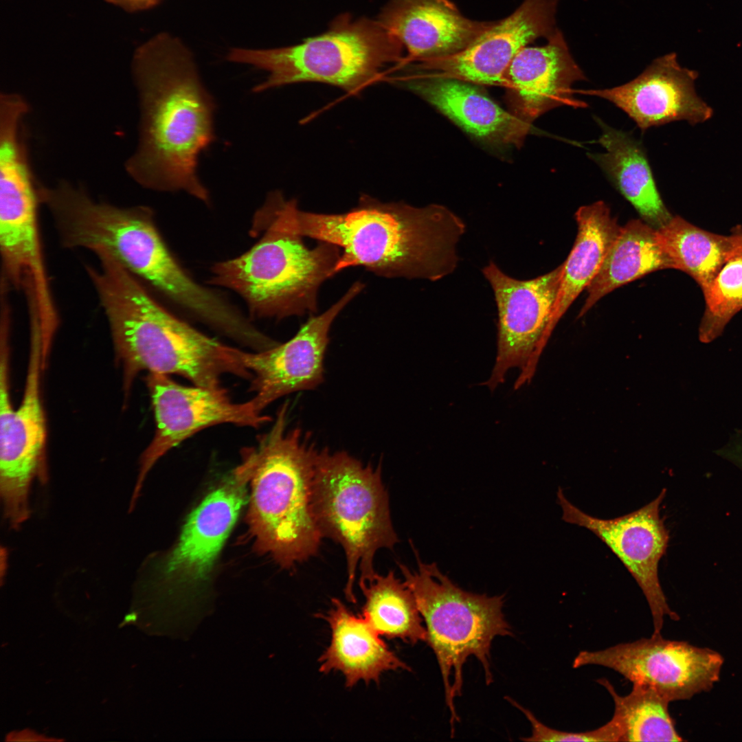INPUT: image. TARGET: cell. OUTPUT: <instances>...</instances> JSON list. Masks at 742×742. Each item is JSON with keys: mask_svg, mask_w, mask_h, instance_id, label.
<instances>
[{"mask_svg": "<svg viewBox=\"0 0 742 742\" xmlns=\"http://www.w3.org/2000/svg\"><path fill=\"white\" fill-rule=\"evenodd\" d=\"M297 206L281 192H270L256 214L265 229L259 241L212 268L209 283L240 295L253 317L281 319L315 313L319 286L335 275L339 248L326 242L306 247L294 226Z\"/></svg>", "mask_w": 742, "mask_h": 742, "instance_id": "obj_5", "label": "cell"}, {"mask_svg": "<svg viewBox=\"0 0 742 742\" xmlns=\"http://www.w3.org/2000/svg\"><path fill=\"white\" fill-rule=\"evenodd\" d=\"M674 269L657 229L642 220L629 221L620 229L603 262L587 287L578 317L614 289L651 272Z\"/></svg>", "mask_w": 742, "mask_h": 742, "instance_id": "obj_23", "label": "cell"}, {"mask_svg": "<svg viewBox=\"0 0 742 742\" xmlns=\"http://www.w3.org/2000/svg\"><path fill=\"white\" fill-rule=\"evenodd\" d=\"M288 405L270 431L243 452L250 494L246 516L254 548L289 569L315 555L323 537L313 507L319 450L300 429L286 431Z\"/></svg>", "mask_w": 742, "mask_h": 742, "instance_id": "obj_4", "label": "cell"}, {"mask_svg": "<svg viewBox=\"0 0 742 742\" xmlns=\"http://www.w3.org/2000/svg\"><path fill=\"white\" fill-rule=\"evenodd\" d=\"M403 48L378 21L339 16L325 32L297 45L271 49L235 47L227 60L268 73L254 87L258 93L300 82L333 85L357 94L380 78L385 68L403 61Z\"/></svg>", "mask_w": 742, "mask_h": 742, "instance_id": "obj_6", "label": "cell"}, {"mask_svg": "<svg viewBox=\"0 0 742 742\" xmlns=\"http://www.w3.org/2000/svg\"><path fill=\"white\" fill-rule=\"evenodd\" d=\"M604 153L590 154L645 223L658 229L673 216L657 188L644 150L628 133L598 120Z\"/></svg>", "mask_w": 742, "mask_h": 742, "instance_id": "obj_22", "label": "cell"}, {"mask_svg": "<svg viewBox=\"0 0 742 742\" xmlns=\"http://www.w3.org/2000/svg\"><path fill=\"white\" fill-rule=\"evenodd\" d=\"M355 282L326 311L313 315L297 333L284 344L269 349L247 352L238 350L244 367L252 374L251 398L262 412L276 400L299 391L314 390L324 380V357L333 322L363 289Z\"/></svg>", "mask_w": 742, "mask_h": 742, "instance_id": "obj_14", "label": "cell"}, {"mask_svg": "<svg viewBox=\"0 0 742 742\" xmlns=\"http://www.w3.org/2000/svg\"><path fill=\"white\" fill-rule=\"evenodd\" d=\"M249 481L243 461L190 513L166 559L164 573L168 579L194 583L207 576L245 502Z\"/></svg>", "mask_w": 742, "mask_h": 742, "instance_id": "obj_17", "label": "cell"}, {"mask_svg": "<svg viewBox=\"0 0 742 742\" xmlns=\"http://www.w3.org/2000/svg\"><path fill=\"white\" fill-rule=\"evenodd\" d=\"M128 12H137L150 9L157 5L161 0H105Z\"/></svg>", "mask_w": 742, "mask_h": 742, "instance_id": "obj_30", "label": "cell"}, {"mask_svg": "<svg viewBox=\"0 0 742 742\" xmlns=\"http://www.w3.org/2000/svg\"><path fill=\"white\" fill-rule=\"evenodd\" d=\"M666 489L640 508L613 519L589 515L571 503L562 488L557 502L562 519L585 528L596 535L620 560L640 587L650 608L653 633H660L666 616L677 618L662 591L658 566L669 541L660 506Z\"/></svg>", "mask_w": 742, "mask_h": 742, "instance_id": "obj_13", "label": "cell"}, {"mask_svg": "<svg viewBox=\"0 0 742 742\" xmlns=\"http://www.w3.org/2000/svg\"><path fill=\"white\" fill-rule=\"evenodd\" d=\"M137 613H135V612L128 613L124 616L122 625L135 622L137 620Z\"/></svg>", "mask_w": 742, "mask_h": 742, "instance_id": "obj_31", "label": "cell"}, {"mask_svg": "<svg viewBox=\"0 0 742 742\" xmlns=\"http://www.w3.org/2000/svg\"><path fill=\"white\" fill-rule=\"evenodd\" d=\"M417 570L399 564L404 583L413 593L425 625L427 642L436 657L450 712L451 732L460 719L456 698L463 688V666L474 656L482 664L486 684L493 682L491 649L497 636H513L503 613L504 595L488 596L462 589L436 563L421 561L414 549Z\"/></svg>", "mask_w": 742, "mask_h": 742, "instance_id": "obj_7", "label": "cell"}, {"mask_svg": "<svg viewBox=\"0 0 742 742\" xmlns=\"http://www.w3.org/2000/svg\"><path fill=\"white\" fill-rule=\"evenodd\" d=\"M562 264L528 280L505 273L494 262L482 269L490 284L497 309V355L491 376L484 383L491 390L502 384L509 370L518 368L515 390L529 383L554 330L552 323Z\"/></svg>", "mask_w": 742, "mask_h": 742, "instance_id": "obj_10", "label": "cell"}, {"mask_svg": "<svg viewBox=\"0 0 742 742\" xmlns=\"http://www.w3.org/2000/svg\"><path fill=\"white\" fill-rule=\"evenodd\" d=\"M697 71L682 67L675 53L655 59L638 77L605 89L575 90L574 93L609 100L625 111L643 131L675 121L691 125L713 115L712 108L696 92Z\"/></svg>", "mask_w": 742, "mask_h": 742, "instance_id": "obj_16", "label": "cell"}, {"mask_svg": "<svg viewBox=\"0 0 742 742\" xmlns=\"http://www.w3.org/2000/svg\"><path fill=\"white\" fill-rule=\"evenodd\" d=\"M559 0H524L508 16L493 23L466 48L453 55L412 65L414 69L475 85L504 86L506 70L515 56L540 37L558 28Z\"/></svg>", "mask_w": 742, "mask_h": 742, "instance_id": "obj_15", "label": "cell"}, {"mask_svg": "<svg viewBox=\"0 0 742 742\" xmlns=\"http://www.w3.org/2000/svg\"><path fill=\"white\" fill-rule=\"evenodd\" d=\"M414 71L394 81L424 99L471 135L494 145L518 146L529 133L531 124L499 106L478 85Z\"/></svg>", "mask_w": 742, "mask_h": 742, "instance_id": "obj_19", "label": "cell"}, {"mask_svg": "<svg viewBox=\"0 0 742 742\" xmlns=\"http://www.w3.org/2000/svg\"><path fill=\"white\" fill-rule=\"evenodd\" d=\"M704 310L699 338L709 343L717 338L742 310V237L710 286L702 292Z\"/></svg>", "mask_w": 742, "mask_h": 742, "instance_id": "obj_28", "label": "cell"}, {"mask_svg": "<svg viewBox=\"0 0 742 742\" xmlns=\"http://www.w3.org/2000/svg\"><path fill=\"white\" fill-rule=\"evenodd\" d=\"M365 598L361 616L381 636L414 644L427 640L414 596L393 571L359 584Z\"/></svg>", "mask_w": 742, "mask_h": 742, "instance_id": "obj_26", "label": "cell"}, {"mask_svg": "<svg viewBox=\"0 0 742 742\" xmlns=\"http://www.w3.org/2000/svg\"><path fill=\"white\" fill-rule=\"evenodd\" d=\"M8 335L1 333L0 495L4 519L17 530L30 516L32 482L37 478L45 484L47 480L46 425L40 389L45 362L41 335L32 331L23 396L14 409L9 391Z\"/></svg>", "mask_w": 742, "mask_h": 742, "instance_id": "obj_9", "label": "cell"}, {"mask_svg": "<svg viewBox=\"0 0 742 742\" xmlns=\"http://www.w3.org/2000/svg\"><path fill=\"white\" fill-rule=\"evenodd\" d=\"M577 235L562 264V273L552 323L554 328L569 306L598 273L620 226L609 207L598 201L581 206L575 214Z\"/></svg>", "mask_w": 742, "mask_h": 742, "instance_id": "obj_24", "label": "cell"}, {"mask_svg": "<svg viewBox=\"0 0 742 742\" xmlns=\"http://www.w3.org/2000/svg\"><path fill=\"white\" fill-rule=\"evenodd\" d=\"M547 41L543 46L523 48L505 74L510 111L530 124L563 105L586 106L573 97L572 85L586 77L572 58L562 32L557 29Z\"/></svg>", "mask_w": 742, "mask_h": 742, "instance_id": "obj_18", "label": "cell"}, {"mask_svg": "<svg viewBox=\"0 0 742 742\" xmlns=\"http://www.w3.org/2000/svg\"><path fill=\"white\" fill-rule=\"evenodd\" d=\"M675 269L680 270L697 283L701 292L715 278L742 237L737 226L728 235L704 229L679 216H673L657 229Z\"/></svg>", "mask_w": 742, "mask_h": 742, "instance_id": "obj_25", "label": "cell"}, {"mask_svg": "<svg viewBox=\"0 0 742 742\" xmlns=\"http://www.w3.org/2000/svg\"><path fill=\"white\" fill-rule=\"evenodd\" d=\"M293 221L302 237L339 248L335 275L360 266L385 278L432 282L456 269L458 245L466 232L463 220L445 205L383 203L366 194L357 206L339 214L304 212L297 206Z\"/></svg>", "mask_w": 742, "mask_h": 742, "instance_id": "obj_2", "label": "cell"}, {"mask_svg": "<svg viewBox=\"0 0 742 742\" xmlns=\"http://www.w3.org/2000/svg\"><path fill=\"white\" fill-rule=\"evenodd\" d=\"M614 703L613 717L622 733L621 741H680L668 711V701L654 689L633 684L631 691L620 695L606 679H598Z\"/></svg>", "mask_w": 742, "mask_h": 742, "instance_id": "obj_27", "label": "cell"}, {"mask_svg": "<svg viewBox=\"0 0 742 742\" xmlns=\"http://www.w3.org/2000/svg\"><path fill=\"white\" fill-rule=\"evenodd\" d=\"M315 517L324 537L340 543L347 566L346 596L355 603L353 588L357 570L359 583L372 580L374 557L383 548L398 542L381 480V466L374 468L346 451L319 450L313 486Z\"/></svg>", "mask_w": 742, "mask_h": 742, "instance_id": "obj_8", "label": "cell"}, {"mask_svg": "<svg viewBox=\"0 0 742 742\" xmlns=\"http://www.w3.org/2000/svg\"><path fill=\"white\" fill-rule=\"evenodd\" d=\"M506 700L521 711L532 727L531 735L521 738L525 741H592V742H617L621 741L622 733L619 724L614 717L605 725L593 730L573 732H565L550 728L537 719L528 709L521 706L510 697Z\"/></svg>", "mask_w": 742, "mask_h": 742, "instance_id": "obj_29", "label": "cell"}, {"mask_svg": "<svg viewBox=\"0 0 742 742\" xmlns=\"http://www.w3.org/2000/svg\"><path fill=\"white\" fill-rule=\"evenodd\" d=\"M721 664L722 658L714 651L653 633L649 638L581 651L572 668L596 665L610 668L632 684L654 689L670 702L710 687L717 680Z\"/></svg>", "mask_w": 742, "mask_h": 742, "instance_id": "obj_12", "label": "cell"}, {"mask_svg": "<svg viewBox=\"0 0 742 742\" xmlns=\"http://www.w3.org/2000/svg\"><path fill=\"white\" fill-rule=\"evenodd\" d=\"M85 270L107 319L115 351L123 366L124 386L142 371L178 374L194 385L222 387L232 374L251 379L238 350L198 331L161 306L131 273L104 253Z\"/></svg>", "mask_w": 742, "mask_h": 742, "instance_id": "obj_3", "label": "cell"}, {"mask_svg": "<svg viewBox=\"0 0 742 742\" xmlns=\"http://www.w3.org/2000/svg\"><path fill=\"white\" fill-rule=\"evenodd\" d=\"M131 69L139 121L125 172L144 188L183 191L210 203L197 167L200 155L215 140L216 104L191 52L179 38L161 33L136 50Z\"/></svg>", "mask_w": 742, "mask_h": 742, "instance_id": "obj_1", "label": "cell"}, {"mask_svg": "<svg viewBox=\"0 0 742 742\" xmlns=\"http://www.w3.org/2000/svg\"><path fill=\"white\" fill-rule=\"evenodd\" d=\"M378 21L406 49L405 63L456 54L494 22L471 20L449 0H390Z\"/></svg>", "mask_w": 742, "mask_h": 742, "instance_id": "obj_20", "label": "cell"}, {"mask_svg": "<svg viewBox=\"0 0 742 742\" xmlns=\"http://www.w3.org/2000/svg\"><path fill=\"white\" fill-rule=\"evenodd\" d=\"M329 625V646L320 656L319 671L341 673L346 687L362 681L379 683L390 671L410 668L387 647L381 636L362 617L357 616L338 598L325 614H319Z\"/></svg>", "mask_w": 742, "mask_h": 742, "instance_id": "obj_21", "label": "cell"}, {"mask_svg": "<svg viewBox=\"0 0 742 742\" xmlns=\"http://www.w3.org/2000/svg\"><path fill=\"white\" fill-rule=\"evenodd\" d=\"M153 407L156 430L143 452L130 504L132 510L146 475L164 455L207 427L224 423L258 428L271 420L251 399L232 401L223 388L181 385L168 375L148 373L146 379Z\"/></svg>", "mask_w": 742, "mask_h": 742, "instance_id": "obj_11", "label": "cell"}]
</instances>
